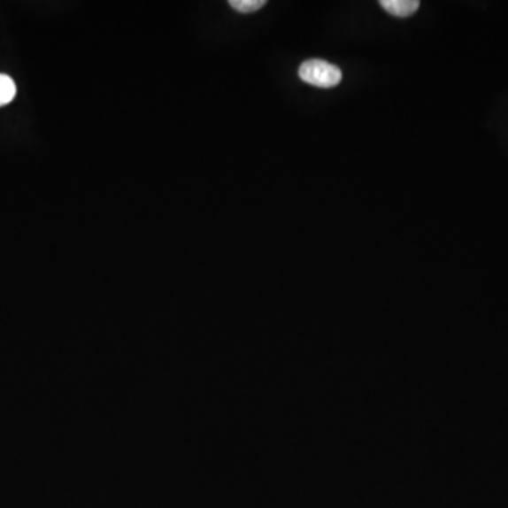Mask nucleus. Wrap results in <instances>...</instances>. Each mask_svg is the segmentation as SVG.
I'll return each mask as SVG.
<instances>
[{"label": "nucleus", "mask_w": 508, "mask_h": 508, "mask_svg": "<svg viewBox=\"0 0 508 508\" xmlns=\"http://www.w3.org/2000/svg\"><path fill=\"white\" fill-rule=\"evenodd\" d=\"M301 81L318 88H334L341 84L342 71L324 59H308L298 71Z\"/></svg>", "instance_id": "obj_1"}, {"label": "nucleus", "mask_w": 508, "mask_h": 508, "mask_svg": "<svg viewBox=\"0 0 508 508\" xmlns=\"http://www.w3.org/2000/svg\"><path fill=\"white\" fill-rule=\"evenodd\" d=\"M380 6L396 18H408L419 9L421 4L418 0H381Z\"/></svg>", "instance_id": "obj_2"}, {"label": "nucleus", "mask_w": 508, "mask_h": 508, "mask_svg": "<svg viewBox=\"0 0 508 508\" xmlns=\"http://www.w3.org/2000/svg\"><path fill=\"white\" fill-rule=\"evenodd\" d=\"M16 96V84L9 75L0 73V108L11 104Z\"/></svg>", "instance_id": "obj_3"}, {"label": "nucleus", "mask_w": 508, "mask_h": 508, "mask_svg": "<svg viewBox=\"0 0 508 508\" xmlns=\"http://www.w3.org/2000/svg\"><path fill=\"white\" fill-rule=\"evenodd\" d=\"M229 4L241 13H253L266 6V0H230Z\"/></svg>", "instance_id": "obj_4"}]
</instances>
